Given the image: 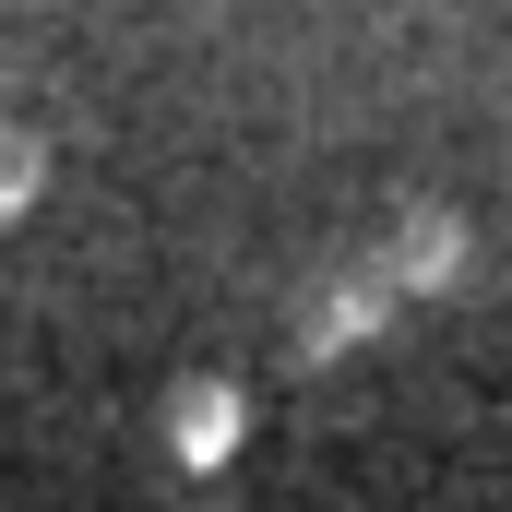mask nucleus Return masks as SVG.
Segmentation results:
<instances>
[{"mask_svg": "<svg viewBox=\"0 0 512 512\" xmlns=\"http://www.w3.org/2000/svg\"><path fill=\"white\" fill-rule=\"evenodd\" d=\"M227 429H239V417H227V393H215V405H203V393H191V405H179V441H191V453H203V465H215V453H227Z\"/></svg>", "mask_w": 512, "mask_h": 512, "instance_id": "obj_1", "label": "nucleus"}, {"mask_svg": "<svg viewBox=\"0 0 512 512\" xmlns=\"http://www.w3.org/2000/svg\"><path fill=\"white\" fill-rule=\"evenodd\" d=\"M24 191H36V143H24V155L0 143V203H24Z\"/></svg>", "mask_w": 512, "mask_h": 512, "instance_id": "obj_2", "label": "nucleus"}]
</instances>
